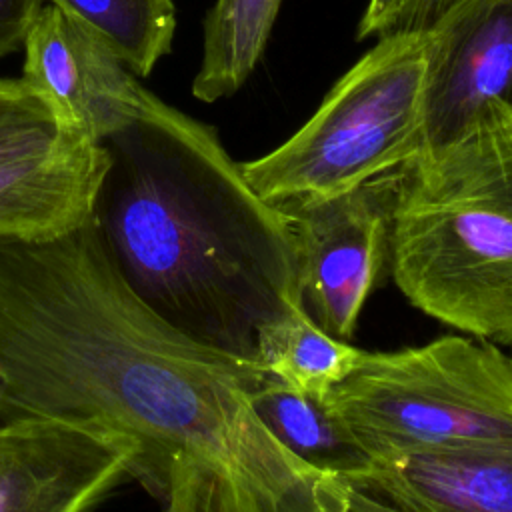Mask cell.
Instances as JSON below:
<instances>
[{
    "instance_id": "cell-4",
    "label": "cell",
    "mask_w": 512,
    "mask_h": 512,
    "mask_svg": "<svg viewBox=\"0 0 512 512\" xmlns=\"http://www.w3.org/2000/svg\"><path fill=\"white\" fill-rule=\"evenodd\" d=\"M322 404L370 460L512 442V358L458 334L364 352Z\"/></svg>"
},
{
    "instance_id": "cell-9",
    "label": "cell",
    "mask_w": 512,
    "mask_h": 512,
    "mask_svg": "<svg viewBox=\"0 0 512 512\" xmlns=\"http://www.w3.org/2000/svg\"><path fill=\"white\" fill-rule=\"evenodd\" d=\"M22 50L20 78L68 132L94 144L126 126L150 96L116 54L50 4L38 12Z\"/></svg>"
},
{
    "instance_id": "cell-11",
    "label": "cell",
    "mask_w": 512,
    "mask_h": 512,
    "mask_svg": "<svg viewBox=\"0 0 512 512\" xmlns=\"http://www.w3.org/2000/svg\"><path fill=\"white\" fill-rule=\"evenodd\" d=\"M104 150L80 136L0 160V242L48 240L92 218Z\"/></svg>"
},
{
    "instance_id": "cell-15",
    "label": "cell",
    "mask_w": 512,
    "mask_h": 512,
    "mask_svg": "<svg viewBox=\"0 0 512 512\" xmlns=\"http://www.w3.org/2000/svg\"><path fill=\"white\" fill-rule=\"evenodd\" d=\"M82 26L138 78L172 52L174 0H44Z\"/></svg>"
},
{
    "instance_id": "cell-14",
    "label": "cell",
    "mask_w": 512,
    "mask_h": 512,
    "mask_svg": "<svg viewBox=\"0 0 512 512\" xmlns=\"http://www.w3.org/2000/svg\"><path fill=\"white\" fill-rule=\"evenodd\" d=\"M362 356L364 350L324 332L300 306L258 340L260 370L318 402H324Z\"/></svg>"
},
{
    "instance_id": "cell-2",
    "label": "cell",
    "mask_w": 512,
    "mask_h": 512,
    "mask_svg": "<svg viewBox=\"0 0 512 512\" xmlns=\"http://www.w3.org/2000/svg\"><path fill=\"white\" fill-rule=\"evenodd\" d=\"M98 146L92 222L124 284L186 340L260 370L262 332L298 308L284 212L250 188L212 126L152 92Z\"/></svg>"
},
{
    "instance_id": "cell-13",
    "label": "cell",
    "mask_w": 512,
    "mask_h": 512,
    "mask_svg": "<svg viewBox=\"0 0 512 512\" xmlns=\"http://www.w3.org/2000/svg\"><path fill=\"white\" fill-rule=\"evenodd\" d=\"M282 0H216L204 18L202 58L192 80L200 102L236 94L254 72Z\"/></svg>"
},
{
    "instance_id": "cell-7",
    "label": "cell",
    "mask_w": 512,
    "mask_h": 512,
    "mask_svg": "<svg viewBox=\"0 0 512 512\" xmlns=\"http://www.w3.org/2000/svg\"><path fill=\"white\" fill-rule=\"evenodd\" d=\"M136 462V444L102 426L0 420V512H96Z\"/></svg>"
},
{
    "instance_id": "cell-1",
    "label": "cell",
    "mask_w": 512,
    "mask_h": 512,
    "mask_svg": "<svg viewBox=\"0 0 512 512\" xmlns=\"http://www.w3.org/2000/svg\"><path fill=\"white\" fill-rule=\"evenodd\" d=\"M268 374L196 346L160 320L108 260L92 218L48 240L0 242V420L114 430L160 504L176 476L222 464L264 480L316 470L256 418Z\"/></svg>"
},
{
    "instance_id": "cell-18",
    "label": "cell",
    "mask_w": 512,
    "mask_h": 512,
    "mask_svg": "<svg viewBox=\"0 0 512 512\" xmlns=\"http://www.w3.org/2000/svg\"><path fill=\"white\" fill-rule=\"evenodd\" d=\"M164 512H230L216 480V466L200 464L176 480Z\"/></svg>"
},
{
    "instance_id": "cell-12",
    "label": "cell",
    "mask_w": 512,
    "mask_h": 512,
    "mask_svg": "<svg viewBox=\"0 0 512 512\" xmlns=\"http://www.w3.org/2000/svg\"><path fill=\"white\" fill-rule=\"evenodd\" d=\"M248 402L260 424L296 458L320 472L358 478L370 456L328 414L322 402L266 376Z\"/></svg>"
},
{
    "instance_id": "cell-6",
    "label": "cell",
    "mask_w": 512,
    "mask_h": 512,
    "mask_svg": "<svg viewBox=\"0 0 512 512\" xmlns=\"http://www.w3.org/2000/svg\"><path fill=\"white\" fill-rule=\"evenodd\" d=\"M388 174L346 194L278 204L296 248L298 306L348 340L386 252Z\"/></svg>"
},
{
    "instance_id": "cell-19",
    "label": "cell",
    "mask_w": 512,
    "mask_h": 512,
    "mask_svg": "<svg viewBox=\"0 0 512 512\" xmlns=\"http://www.w3.org/2000/svg\"><path fill=\"white\" fill-rule=\"evenodd\" d=\"M44 0H0V60L22 50Z\"/></svg>"
},
{
    "instance_id": "cell-10",
    "label": "cell",
    "mask_w": 512,
    "mask_h": 512,
    "mask_svg": "<svg viewBox=\"0 0 512 512\" xmlns=\"http://www.w3.org/2000/svg\"><path fill=\"white\" fill-rule=\"evenodd\" d=\"M354 480L400 512H512V442L372 458Z\"/></svg>"
},
{
    "instance_id": "cell-5",
    "label": "cell",
    "mask_w": 512,
    "mask_h": 512,
    "mask_svg": "<svg viewBox=\"0 0 512 512\" xmlns=\"http://www.w3.org/2000/svg\"><path fill=\"white\" fill-rule=\"evenodd\" d=\"M422 76L424 30L378 38L302 128L240 164L246 182L278 206L346 194L410 164L424 152Z\"/></svg>"
},
{
    "instance_id": "cell-8",
    "label": "cell",
    "mask_w": 512,
    "mask_h": 512,
    "mask_svg": "<svg viewBox=\"0 0 512 512\" xmlns=\"http://www.w3.org/2000/svg\"><path fill=\"white\" fill-rule=\"evenodd\" d=\"M490 104L512 108V0H452L424 28V152L466 134Z\"/></svg>"
},
{
    "instance_id": "cell-3",
    "label": "cell",
    "mask_w": 512,
    "mask_h": 512,
    "mask_svg": "<svg viewBox=\"0 0 512 512\" xmlns=\"http://www.w3.org/2000/svg\"><path fill=\"white\" fill-rule=\"evenodd\" d=\"M386 252L414 308L512 346V108L388 174Z\"/></svg>"
},
{
    "instance_id": "cell-17",
    "label": "cell",
    "mask_w": 512,
    "mask_h": 512,
    "mask_svg": "<svg viewBox=\"0 0 512 512\" xmlns=\"http://www.w3.org/2000/svg\"><path fill=\"white\" fill-rule=\"evenodd\" d=\"M452 0H368L358 38L424 30Z\"/></svg>"
},
{
    "instance_id": "cell-16",
    "label": "cell",
    "mask_w": 512,
    "mask_h": 512,
    "mask_svg": "<svg viewBox=\"0 0 512 512\" xmlns=\"http://www.w3.org/2000/svg\"><path fill=\"white\" fill-rule=\"evenodd\" d=\"M68 136L76 134L22 78H0V160L48 150Z\"/></svg>"
}]
</instances>
